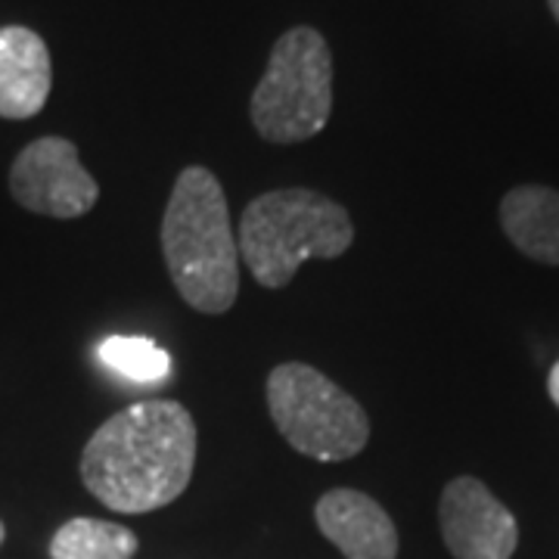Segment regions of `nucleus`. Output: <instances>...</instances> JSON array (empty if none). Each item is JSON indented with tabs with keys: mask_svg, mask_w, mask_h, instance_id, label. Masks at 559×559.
<instances>
[{
	"mask_svg": "<svg viewBox=\"0 0 559 559\" xmlns=\"http://www.w3.org/2000/svg\"><path fill=\"white\" fill-rule=\"evenodd\" d=\"M197 463V423L178 401H140L109 417L81 454V481L116 513L178 500Z\"/></svg>",
	"mask_w": 559,
	"mask_h": 559,
	"instance_id": "nucleus-1",
	"label": "nucleus"
},
{
	"mask_svg": "<svg viewBox=\"0 0 559 559\" xmlns=\"http://www.w3.org/2000/svg\"><path fill=\"white\" fill-rule=\"evenodd\" d=\"M162 252L180 299L202 314H224L240 293V252L218 178L183 168L162 218Z\"/></svg>",
	"mask_w": 559,
	"mask_h": 559,
	"instance_id": "nucleus-2",
	"label": "nucleus"
},
{
	"mask_svg": "<svg viewBox=\"0 0 559 559\" xmlns=\"http://www.w3.org/2000/svg\"><path fill=\"white\" fill-rule=\"evenodd\" d=\"M355 227L340 202L314 190H274L246 205L240 218V255L252 277L280 289L308 259H340Z\"/></svg>",
	"mask_w": 559,
	"mask_h": 559,
	"instance_id": "nucleus-3",
	"label": "nucleus"
},
{
	"mask_svg": "<svg viewBox=\"0 0 559 559\" xmlns=\"http://www.w3.org/2000/svg\"><path fill=\"white\" fill-rule=\"evenodd\" d=\"M333 112V57L320 32L299 25L274 44L252 94V124L271 143H301Z\"/></svg>",
	"mask_w": 559,
	"mask_h": 559,
	"instance_id": "nucleus-4",
	"label": "nucleus"
},
{
	"mask_svg": "<svg viewBox=\"0 0 559 559\" xmlns=\"http://www.w3.org/2000/svg\"><path fill=\"white\" fill-rule=\"evenodd\" d=\"M267 411L283 439L323 463L355 457L370 439L360 401L308 364H280L271 370Z\"/></svg>",
	"mask_w": 559,
	"mask_h": 559,
	"instance_id": "nucleus-5",
	"label": "nucleus"
},
{
	"mask_svg": "<svg viewBox=\"0 0 559 559\" xmlns=\"http://www.w3.org/2000/svg\"><path fill=\"white\" fill-rule=\"evenodd\" d=\"M10 193L22 209L47 218L87 215L100 187L79 162V146L66 138H40L22 150L10 168Z\"/></svg>",
	"mask_w": 559,
	"mask_h": 559,
	"instance_id": "nucleus-6",
	"label": "nucleus"
},
{
	"mask_svg": "<svg viewBox=\"0 0 559 559\" xmlns=\"http://www.w3.org/2000/svg\"><path fill=\"white\" fill-rule=\"evenodd\" d=\"M439 520L454 559H510L516 554L520 528L513 513L473 476L448 481Z\"/></svg>",
	"mask_w": 559,
	"mask_h": 559,
	"instance_id": "nucleus-7",
	"label": "nucleus"
},
{
	"mask_svg": "<svg viewBox=\"0 0 559 559\" xmlns=\"http://www.w3.org/2000/svg\"><path fill=\"white\" fill-rule=\"evenodd\" d=\"M320 532L340 547L345 559H395L399 532L380 503L355 488H336L318 500Z\"/></svg>",
	"mask_w": 559,
	"mask_h": 559,
	"instance_id": "nucleus-8",
	"label": "nucleus"
},
{
	"mask_svg": "<svg viewBox=\"0 0 559 559\" xmlns=\"http://www.w3.org/2000/svg\"><path fill=\"white\" fill-rule=\"evenodd\" d=\"M53 84L50 50L22 25L0 28V119H32L44 109Z\"/></svg>",
	"mask_w": 559,
	"mask_h": 559,
	"instance_id": "nucleus-9",
	"label": "nucleus"
},
{
	"mask_svg": "<svg viewBox=\"0 0 559 559\" xmlns=\"http://www.w3.org/2000/svg\"><path fill=\"white\" fill-rule=\"evenodd\" d=\"M510 242L540 264H559V193L550 187H516L500 202Z\"/></svg>",
	"mask_w": 559,
	"mask_h": 559,
	"instance_id": "nucleus-10",
	"label": "nucleus"
},
{
	"mask_svg": "<svg viewBox=\"0 0 559 559\" xmlns=\"http://www.w3.org/2000/svg\"><path fill=\"white\" fill-rule=\"evenodd\" d=\"M138 535L103 520H69L50 540L53 559H134Z\"/></svg>",
	"mask_w": 559,
	"mask_h": 559,
	"instance_id": "nucleus-11",
	"label": "nucleus"
},
{
	"mask_svg": "<svg viewBox=\"0 0 559 559\" xmlns=\"http://www.w3.org/2000/svg\"><path fill=\"white\" fill-rule=\"evenodd\" d=\"M100 360L131 382H159L168 377V352L146 336H109L100 345Z\"/></svg>",
	"mask_w": 559,
	"mask_h": 559,
	"instance_id": "nucleus-12",
	"label": "nucleus"
},
{
	"mask_svg": "<svg viewBox=\"0 0 559 559\" xmlns=\"http://www.w3.org/2000/svg\"><path fill=\"white\" fill-rule=\"evenodd\" d=\"M547 389H550V399H554V404L559 407V360L557 367L550 370V380H547Z\"/></svg>",
	"mask_w": 559,
	"mask_h": 559,
	"instance_id": "nucleus-13",
	"label": "nucleus"
},
{
	"mask_svg": "<svg viewBox=\"0 0 559 559\" xmlns=\"http://www.w3.org/2000/svg\"><path fill=\"white\" fill-rule=\"evenodd\" d=\"M550 3V13H554V20L559 22V0H547Z\"/></svg>",
	"mask_w": 559,
	"mask_h": 559,
	"instance_id": "nucleus-14",
	"label": "nucleus"
},
{
	"mask_svg": "<svg viewBox=\"0 0 559 559\" xmlns=\"http://www.w3.org/2000/svg\"><path fill=\"white\" fill-rule=\"evenodd\" d=\"M3 538H7V532H3V522H0V544H3Z\"/></svg>",
	"mask_w": 559,
	"mask_h": 559,
	"instance_id": "nucleus-15",
	"label": "nucleus"
}]
</instances>
